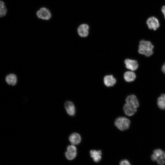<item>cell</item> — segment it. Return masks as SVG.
Returning a JSON list of instances; mask_svg holds the SVG:
<instances>
[{"label": "cell", "instance_id": "d6986e66", "mask_svg": "<svg viewBox=\"0 0 165 165\" xmlns=\"http://www.w3.org/2000/svg\"><path fill=\"white\" fill-rule=\"evenodd\" d=\"M119 165H131L129 162L127 160H123L120 161Z\"/></svg>", "mask_w": 165, "mask_h": 165}, {"label": "cell", "instance_id": "9c48e42d", "mask_svg": "<svg viewBox=\"0 0 165 165\" xmlns=\"http://www.w3.org/2000/svg\"><path fill=\"white\" fill-rule=\"evenodd\" d=\"M89 27L86 24L80 25L77 30L78 34L81 37H86L89 33Z\"/></svg>", "mask_w": 165, "mask_h": 165}, {"label": "cell", "instance_id": "e0dca14e", "mask_svg": "<svg viewBox=\"0 0 165 165\" xmlns=\"http://www.w3.org/2000/svg\"><path fill=\"white\" fill-rule=\"evenodd\" d=\"M153 154L157 157L158 159L159 158H161L165 160V152L161 149L155 150Z\"/></svg>", "mask_w": 165, "mask_h": 165}, {"label": "cell", "instance_id": "3957f363", "mask_svg": "<svg viewBox=\"0 0 165 165\" xmlns=\"http://www.w3.org/2000/svg\"><path fill=\"white\" fill-rule=\"evenodd\" d=\"M77 150L75 145H68L65 153V156L68 160L74 159L76 156Z\"/></svg>", "mask_w": 165, "mask_h": 165}, {"label": "cell", "instance_id": "4fadbf2b", "mask_svg": "<svg viewBox=\"0 0 165 165\" xmlns=\"http://www.w3.org/2000/svg\"><path fill=\"white\" fill-rule=\"evenodd\" d=\"M116 82V79L112 75H106L104 78V84L107 87L113 86L115 84Z\"/></svg>", "mask_w": 165, "mask_h": 165}, {"label": "cell", "instance_id": "7c38bea8", "mask_svg": "<svg viewBox=\"0 0 165 165\" xmlns=\"http://www.w3.org/2000/svg\"><path fill=\"white\" fill-rule=\"evenodd\" d=\"M126 103L132 105L136 108L139 106L138 100L136 97L134 95H131L127 97L126 99Z\"/></svg>", "mask_w": 165, "mask_h": 165}, {"label": "cell", "instance_id": "2e32d148", "mask_svg": "<svg viewBox=\"0 0 165 165\" xmlns=\"http://www.w3.org/2000/svg\"><path fill=\"white\" fill-rule=\"evenodd\" d=\"M157 104L159 108L162 110L165 109V94H162L157 99Z\"/></svg>", "mask_w": 165, "mask_h": 165}, {"label": "cell", "instance_id": "ac0fdd59", "mask_svg": "<svg viewBox=\"0 0 165 165\" xmlns=\"http://www.w3.org/2000/svg\"><path fill=\"white\" fill-rule=\"evenodd\" d=\"M0 16L1 17H2L6 15L7 10L5 4L2 1H0Z\"/></svg>", "mask_w": 165, "mask_h": 165}, {"label": "cell", "instance_id": "7a4b0ae2", "mask_svg": "<svg viewBox=\"0 0 165 165\" xmlns=\"http://www.w3.org/2000/svg\"><path fill=\"white\" fill-rule=\"evenodd\" d=\"M130 120L124 117H118L115 121V125L121 131L128 129L130 127Z\"/></svg>", "mask_w": 165, "mask_h": 165}, {"label": "cell", "instance_id": "7402d4cb", "mask_svg": "<svg viewBox=\"0 0 165 165\" xmlns=\"http://www.w3.org/2000/svg\"><path fill=\"white\" fill-rule=\"evenodd\" d=\"M161 70L162 72L165 74V63L164 64L162 67Z\"/></svg>", "mask_w": 165, "mask_h": 165}, {"label": "cell", "instance_id": "ba28073f", "mask_svg": "<svg viewBox=\"0 0 165 165\" xmlns=\"http://www.w3.org/2000/svg\"><path fill=\"white\" fill-rule=\"evenodd\" d=\"M64 107L67 113L71 116L75 115V108L74 104L71 101H68L64 104Z\"/></svg>", "mask_w": 165, "mask_h": 165}, {"label": "cell", "instance_id": "9a60e30c", "mask_svg": "<svg viewBox=\"0 0 165 165\" xmlns=\"http://www.w3.org/2000/svg\"><path fill=\"white\" fill-rule=\"evenodd\" d=\"M6 80L8 84L14 86L17 82V78L15 75L11 74L6 76Z\"/></svg>", "mask_w": 165, "mask_h": 165}, {"label": "cell", "instance_id": "277c9868", "mask_svg": "<svg viewBox=\"0 0 165 165\" xmlns=\"http://www.w3.org/2000/svg\"><path fill=\"white\" fill-rule=\"evenodd\" d=\"M36 15L38 18L44 20H49L51 17L50 11L45 7L40 9L37 11Z\"/></svg>", "mask_w": 165, "mask_h": 165}, {"label": "cell", "instance_id": "ffe728a7", "mask_svg": "<svg viewBox=\"0 0 165 165\" xmlns=\"http://www.w3.org/2000/svg\"><path fill=\"white\" fill-rule=\"evenodd\" d=\"M157 162L159 165H163L165 164V160L162 158H159Z\"/></svg>", "mask_w": 165, "mask_h": 165}, {"label": "cell", "instance_id": "30bf717a", "mask_svg": "<svg viewBox=\"0 0 165 165\" xmlns=\"http://www.w3.org/2000/svg\"><path fill=\"white\" fill-rule=\"evenodd\" d=\"M69 140L72 145H78L80 143L81 138L79 134L74 133L69 136Z\"/></svg>", "mask_w": 165, "mask_h": 165}, {"label": "cell", "instance_id": "44dd1931", "mask_svg": "<svg viewBox=\"0 0 165 165\" xmlns=\"http://www.w3.org/2000/svg\"><path fill=\"white\" fill-rule=\"evenodd\" d=\"M162 11L163 14L164 15V17L165 19V6H163L162 8Z\"/></svg>", "mask_w": 165, "mask_h": 165}, {"label": "cell", "instance_id": "52a82bcc", "mask_svg": "<svg viewBox=\"0 0 165 165\" xmlns=\"http://www.w3.org/2000/svg\"><path fill=\"white\" fill-rule=\"evenodd\" d=\"M137 108L133 105L126 103L123 107L125 113L127 116H131L137 112Z\"/></svg>", "mask_w": 165, "mask_h": 165}, {"label": "cell", "instance_id": "8992f818", "mask_svg": "<svg viewBox=\"0 0 165 165\" xmlns=\"http://www.w3.org/2000/svg\"><path fill=\"white\" fill-rule=\"evenodd\" d=\"M124 63L126 68L131 71L136 70L138 67V63L135 60L127 59L125 60Z\"/></svg>", "mask_w": 165, "mask_h": 165}, {"label": "cell", "instance_id": "5b68a950", "mask_svg": "<svg viewBox=\"0 0 165 165\" xmlns=\"http://www.w3.org/2000/svg\"><path fill=\"white\" fill-rule=\"evenodd\" d=\"M146 23L148 28L150 29L156 30L160 26V24L158 19L154 17H151L147 20Z\"/></svg>", "mask_w": 165, "mask_h": 165}, {"label": "cell", "instance_id": "6da1fadb", "mask_svg": "<svg viewBox=\"0 0 165 165\" xmlns=\"http://www.w3.org/2000/svg\"><path fill=\"white\" fill-rule=\"evenodd\" d=\"M154 47L150 42L141 40L139 42L138 52L140 54L144 55L146 57H149L153 53Z\"/></svg>", "mask_w": 165, "mask_h": 165}, {"label": "cell", "instance_id": "5bb4252c", "mask_svg": "<svg viewBox=\"0 0 165 165\" xmlns=\"http://www.w3.org/2000/svg\"><path fill=\"white\" fill-rule=\"evenodd\" d=\"M136 78L135 74L131 71H127L124 75V78L125 80L128 82L134 81Z\"/></svg>", "mask_w": 165, "mask_h": 165}, {"label": "cell", "instance_id": "8fae6325", "mask_svg": "<svg viewBox=\"0 0 165 165\" xmlns=\"http://www.w3.org/2000/svg\"><path fill=\"white\" fill-rule=\"evenodd\" d=\"M90 153L91 158L95 162L98 163L101 159L102 152L101 150H91Z\"/></svg>", "mask_w": 165, "mask_h": 165}]
</instances>
